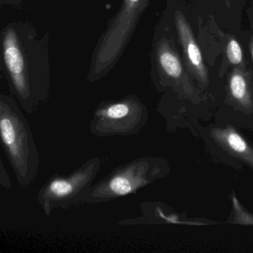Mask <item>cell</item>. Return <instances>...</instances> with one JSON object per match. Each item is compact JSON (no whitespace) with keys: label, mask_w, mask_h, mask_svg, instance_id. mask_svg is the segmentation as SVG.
<instances>
[{"label":"cell","mask_w":253,"mask_h":253,"mask_svg":"<svg viewBox=\"0 0 253 253\" xmlns=\"http://www.w3.org/2000/svg\"><path fill=\"white\" fill-rule=\"evenodd\" d=\"M1 72L11 95L27 114L46 104L51 91L49 35H41L29 22L2 28Z\"/></svg>","instance_id":"obj_1"},{"label":"cell","mask_w":253,"mask_h":253,"mask_svg":"<svg viewBox=\"0 0 253 253\" xmlns=\"http://www.w3.org/2000/svg\"><path fill=\"white\" fill-rule=\"evenodd\" d=\"M12 95L0 94V135L17 183L27 188L39 172L41 158L30 123Z\"/></svg>","instance_id":"obj_2"},{"label":"cell","mask_w":253,"mask_h":253,"mask_svg":"<svg viewBox=\"0 0 253 253\" xmlns=\"http://www.w3.org/2000/svg\"><path fill=\"white\" fill-rule=\"evenodd\" d=\"M151 0H122L94 47L86 80L94 83L104 78L116 66L129 43Z\"/></svg>","instance_id":"obj_3"},{"label":"cell","mask_w":253,"mask_h":253,"mask_svg":"<svg viewBox=\"0 0 253 253\" xmlns=\"http://www.w3.org/2000/svg\"><path fill=\"white\" fill-rule=\"evenodd\" d=\"M165 170V164L160 158H134L118 166L94 183L84 204H102L136 193L164 175Z\"/></svg>","instance_id":"obj_4"},{"label":"cell","mask_w":253,"mask_h":253,"mask_svg":"<svg viewBox=\"0 0 253 253\" xmlns=\"http://www.w3.org/2000/svg\"><path fill=\"white\" fill-rule=\"evenodd\" d=\"M101 167V158L93 157L69 175L52 174L36 196L37 203L45 215L49 216L56 209L66 210L84 204Z\"/></svg>","instance_id":"obj_5"},{"label":"cell","mask_w":253,"mask_h":253,"mask_svg":"<svg viewBox=\"0 0 253 253\" xmlns=\"http://www.w3.org/2000/svg\"><path fill=\"white\" fill-rule=\"evenodd\" d=\"M149 112L135 94L104 100L94 110L89 124L91 134L98 137L134 136L146 125Z\"/></svg>","instance_id":"obj_6"},{"label":"cell","mask_w":253,"mask_h":253,"mask_svg":"<svg viewBox=\"0 0 253 253\" xmlns=\"http://www.w3.org/2000/svg\"><path fill=\"white\" fill-rule=\"evenodd\" d=\"M152 52L154 79L161 87L171 86L190 91L191 83L174 41L168 35H156Z\"/></svg>","instance_id":"obj_7"},{"label":"cell","mask_w":253,"mask_h":253,"mask_svg":"<svg viewBox=\"0 0 253 253\" xmlns=\"http://www.w3.org/2000/svg\"><path fill=\"white\" fill-rule=\"evenodd\" d=\"M174 20L179 42L183 49L185 66L198 83L208 85V71L190 24L179 10L174 12Z\"/></svg>","instance_id":"obj_8"},{"label":"cell","mask_w":253,"mask_h":253,"mask_svg":"<svg viewBox=\"0 0 253 253\" xmlns=\"http://www.w3.org/2000/svg\"><path fill=\"white\" fill-rule=\"evenodd\" d=\"M251 81L252 74L247 68L233 67L228 77L229 94L244 107H250L253 103Z\"/></svg>","instance_id":"obj_9"},{"label":"cell","mask_w":253,"mask_h":253,"mask_svg":"<svg viewBox=\"0 0 253 253\" xmlns=\"http://www.w3.org/2000/svg\"><path fill=\"white\" fill-rule=\"evenodd\" d=\"M212 137L226 148L228 151L244 160L253 167V149L233 128H216L211 132Z\"/></svg>","instance_id":"obj_10"},{"label":"cell","mask_w":253,"mask_h":253,"mask_svg":"<svg viewBox=\"0 0 253 253\" xmlns=\"http://www.w3.org/2000/svg\"><path fill=\"white\" fill-rule=\"evenodd\" d=\"M225 65L233 67L246 68L242 48L238 41L234 37L226 36L225 42ZM222 66V67H223Z\"/></svg>","instance_id":"obj_11"},{"label":"cell","mask_w":253,"mask_h":253,"mask_svg":"<svg viewBox=\"0 0 253 253\" xmlns=\"http://www.w3.org/2000/svg\"><path fill=\"white\" fill-rule=\"evenodd\" d=\"M234 208L236 211L237 221L242 224H253V217L243 210L235 197H233Z\"/></svg>","instance_id":"obj_12"},{"label":"cell","mask_w":253,"mask_h":253,"mask_svg":"<svg viewBox=\"0 0 253 253\" xmlns=\"http://www.w3.org/2000/svg\"><path fill=\"white\" fill-rule=\"evenodd\" d=\"M0 185L6 190H10L12 187V183H11V180H10L8 172L4 167L2 160H1V163H0Z\"/></svg>","instance_id":"obj_13"},{"label":"cell","mask_w":253,"mask_h":253,"mask_svg":"<svg viewBox=\"0 0 253 253\" xmlns=\"http://www.w3.org/2000/svg\"><path fill=\"white\" fill-rule=\"evenodd\" d=\"M25 0H0V6L20 8H21Z\"/></svg>","instance_id":"obj_14"},{"label":"cell","mask_w":253,"mask_h":253,"mask_svg":"<svg viewBox=\"0 0 253 253\" xmlns=\"http://www.w3.org/2000/svg\"><path fill=\"white\" fill-rule=\"evenodd\" d=\"M250 51L251 54L252 60L253 63V34H252L251 38L250 41Z\"/></svg>","instance_id":"obj_15"},{"label":"cell","mask_w":253,"mask_h":253,"mask_svg":"<svg viewBox=\"0 0 253 253\" xmlns=\"http://www.w3.org/2000/svg\"><path fill=\"white\" fill-rule=\"evenodd\" d=\"M224 1L225 4H226V7L227 8H230L231 4H230V0H223Z\"/></svg>","instance_id":"obj_16"}]
</instances>
